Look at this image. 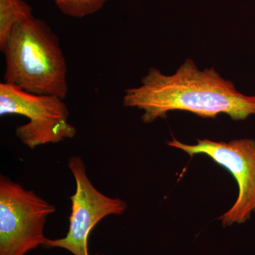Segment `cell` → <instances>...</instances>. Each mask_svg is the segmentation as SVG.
I'll list each match as a JSON object with an SVG mask.
<instances>
[{
    "label": "cell",
    "mask_w": 255,
    "mask_h": 255,
    "mask_svg": "<svg viewBox=\"0 0 255 255\" xmlns=\"http://www.w3.org/2000/svg\"><path fill=\"white\" fill-rule=\"evenodd\" d=\"M33 17V8L23 0H0V45L15 25Z\"/></svg>",
    "instance_id": "cell-7"
},
{
    "label": "cell",
    "mask_w": 255,
    "mask_h": 255,
    "mask_svg": "<svg viewBox=\"0 0 255 255\" xmlns=\"http://www.w3.org/2000/svg\"><path fill=\"white\" fill-rule=\"evenodd\" d=\"M55 206L9 177H0V255H26L44 246L47 218Z\"/></svg>",
    "instance_id": "cell-3"
},
{
    "label": "cell",
    "mask_w": 255,
    "mask_h": 255,
    "mask_svg": "<svg viewBox=\"0 0 255 255\" xmlns=\"http://www.w3.org/2000/svg\"><path fill=\"white\" fill-rule=\"evenodd\" d=\"M68 167L76 184L75 194L70 197L72 205L68 232L63 238H48L44 247L60 248L73 255H91L89 238L92 229L107 216L123 215L128 205L122 199L106 196L96 189L87 176L82 157H70Z\"/></svg>",
    "instance_id": "cell-6"
},
{
    "label": "cell",
    "mask_w": 255,
    "mask_h": 255,
    "mask_svg": "<svg viewBox=\"0 0 255 255\" xmlns=\"http://www.w3.org/2000/svg\"><path fill=\"white\" fill-rule=\"evenodd\" d=\"M141 84L125 90L123 105L142 110L145 124L166 119L168 112L176 110L202 118L227 114L234 121L255 114V96L238 92L232 82L223 78L214 68L201 71L189 58L172 75L150 68Z\"/></svg>",
    "instance_id": "cell-1"
},
{
    "label": "cell",
    "mask_w": 255,
    "mask_h": 255,
    "mask_svg": "<svg viewBox=\"0 0 255 255\" xmlns=\"http://www.w3.org/2000/svg\"><path fill=\"white\" fill-rule=\"evenodd\" d=\"M109 0H54L64 14L70 17L83 18L95 14Z\"/></svg>",
    "instance_id": "cell-8"
},
{
    "label": "cell",
    "mask_w": 255,
    "mask_h": 255,
    "mask_svg": "<svg viewBox=\"0 0 255 255\" xmlns=\"http://www.w3.org/2000/svg\"><path fill=\"white\" fill-rule=\"evenodd\" d=\"M63 99L54 95H36L19 87L0 83V115H21L27 124L18 126L15 135L31 149L73 138L77 130L68 122L70 115Z\"/></svg>",
    "instance_id": "cell-4"
},
{
    "label": "cell",
    "mask_w": 255,
    "mask_h": 255,
    "mask_svg": "<svg viewBox=\"0 0 255 255\" xmlns=\"http://www.w3.org/2000/svg\"><path fill=\"white\" fill-rule=\"evenodd\" d=\"M0 50L6 68L4 82L36 95H68V68L60 40L43 20L15 25Z\"/></svg>",
    "instance_id": "cell-2"
},
{
    "label": "cell",
    "mask_w": 255,
    "mask_h": 255,
    "mask_svg": "<svg viewBox=\"0 0 255 255\" xmlns=\"http://www.w3.org/2000/svg\"><path fill=\"white\" fill-rule=\"evenodd\" d=\"M190 156L206 155L227 169L238 183V196L232 207L219 219L223 227L242 224L255 212V140L244 138L229 142L198 139L195 145H188L177 138L167 142Z\"/></svg>",
    "instance_id": "cell-5"
},
{
    "label": "cell",
    "mask_w": 255,
    "mask_h": 255,
    "mask_svg": "<svg viewBox=\"0 0 255 255\" xmlns=\"http://www.w3.org/2000/svg\"><path fill=\"white\" fill-rule=\"evenodd\" d=\"M100 255V254H97V255Z\"/></svg>",
    "instance_id": "cell-9"
}]
</instances>
